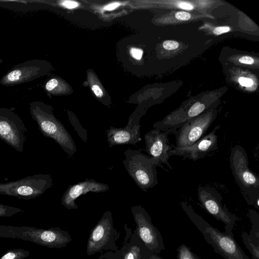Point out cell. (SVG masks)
<instances>
[{"instance_id":"cell-19","label":"cell","mask_w":259,"mask_h":259,"mask_svg":"<svg viewBox=\"0 0 259 259\" xmlns=\"http://www.w3.org/2000/svg\"><path fill=\"white\" fill-rule=\"evenodd\" d=\"M177 259H200L187 246L182 244L177 249Z\"/></svg>"},{"instance_id":"cell-14","label":"cell","mask_w":259,"mask_h":259,"mask_svg":"<svg viewBox=\"0 0 259 259\" xmlns=\"http://www.w3.org/2000/svg\"><path fill=\"white\" fill-rule=\"evenodd\" d=\"M220 127V125H217L209 133L189 146L182 148L174 146L168 156H179L193 161L204 157L218 149V137L216 133Z\"/></svg>"},{"instance_id":"cell-20","label":"cell","mask_w":259,"mask_h":259,"mask_svg":"<svg viewBox=\"0 0 259 259\" xmlns=\"http://www.w3.org/2000/svg\"><path fill=\"white\" fill-rule=\"evenodd\" d=\"M21 212H24V210L18 207L0 203V217H10Z\"/></svg>"},{"instance_id":"cell-15","label":"cell","mask_w":259,"mask_h":259,"mask_svg":"<svg viewBox=\"0 0 259 259\" xmlns=\"http://www.w3.org/2000/svg\"><path fill=\"white\" fill-rule=\"evenodd\" d=\"M140 117L130 118L127 124L124 127L110 126L106 131L109 147L119 145H135L141 140Z\"/></svg>"},{"instance_id":"cell-30","label":"cell","mask_w":259,"mask_h":259,"mask_svg":"<svg viewBox=\"0 0 259 259\" xmlns=\"http://www.w3.org/2000/svg\"><path fill=\"white\" fill-rule=\"evenodd\" d=\"M239 62L241 63L252 64L254 62L253 58L249 56H243L239 59Z\"/></svg>"},{"instance_id":"cell-8","label":"cell","mask_w":259,"mask_h":259,"mask_svg":"<svg viewBox=\"0 0 259 259\" xmlns=\"http://www.w3.org/2000/svg\"><path fill=\"white\" fill-rule=\"evenodd\" d=\"M27 131L24 124L12 109L0 108V139L18 152H22Z\"/></svg>"},{"instance_id":"cell-17","label":"cell","mask_w":259,"mask_h":259,"mask_svg":"<svg viewBox=\"0 0 259 259\" xmlns=\"http://www.w3.org/2000/svg\"><path fill=\"white\" fill-rule=\"evenodd\" d=\"M29 255V251L21 248H16L8 250L0 256V259H24Z\"/></svg>"},{"instance_id":"cell-27","label":"cell","mask_w":259,"mask_h":259,"mask_svg":"<svg viewBox=\"0 0 259 259\" xmlns=\"http://www.w3.org/2000/svg\"><path fill=\"white\" fill-rule=\"evenodd\" d=\"M238 81L241 85L244 87H250L253 84V81L252 79L248 78L241 77L239 78Z\"/></svg>"},{"instance_id":"cell-29","label":"cell","mask_w":259,"mask_h":259,"mask_svg":"<svg viewBox=\"0 0 259 259\" xmlns=\"http://www.w3.org/2000/svg\"><path fill=\"white\" fill-rule=\"evenodd\" d=\"M230 30V28L227 26L217 27L213 30V33L216 35L227 32Z\"/></svg>"},{"instance_id":"cell-13","label":"cell","mask_w":259,"mask_h":259,"mask_svg":"<svg viewBox=\"0 0 259 259\" xmlns=\"http://www.w3.org/2000/svg\"><path fill=\"white\" fill-rule=\"evenodd\" d=\"M46 65L44 61L36 59L15 65L2 77L0 84L14 86L32 81L44 74Z\"/></svg>"},{"instance_id":"cell-5","label":"cell","mask_w":259,"mask_h":259,"mask_svg":"<svg viewBox=\"0 0 259 259\" xmlns=\"http://www.w3.org/2000/svg\"><path fill=\"white\" fill-rule=\"evenodd\" d=\"M124 154L123 165L136 184L143 191L158 184L156 167L167 170L153 158L138 150L127 149Z\"/></svg>"},{"instance_id":"cell-3","label":"cell","mask_w":259,"mask_h":259,"mask_svg":"<svg viewBox=\"0 0 259 259\" xmlns=\"http://www.w3.org/2000/svg\"><path fill=\"white\" fill-rule=\"evenodd\" d=\"M229 161L235 180L247 203L259 207V178L248 167V159L244 148L235 146L231 150Z\"/></svg>"},{"instance_id":"cell-24","label":"cell","mask_w":259,"mask_h":259,"mask_svg":"<svg viewBox=\"0 0 259 259\" xmlns=\"http://www.w3.org/2000/svg\"><path fill=\"white\" fill-rule=\"evenodd\" d=\"M179 43L174 40H166L163 43V48L168 50H175L178 48Z\"/></svg>"},{"instance_id":"cell-26","label":"cell","mask_w":259,"mask_h":259,"mask_svg":"<svg viewBox=\"0 0 259 259\" xmlns=\"http://www.w3.org/2000/svg\"><path fill=\"white\" fill-rule=\"evenodd\" d=\"M131 55L135 59L140 60L142 58L143 51L142 50L137 48H132L130 50Z\"/></svg>"},{"instance_id":"cell-33","label":"cell","mask_w":259,"mask_h":259,"mask_svg":"<svg viewBox=\"0 0 259 259\" xmlns=\"http://www.w3.org/2000/svg\"><path fill=\"white\" fill-rule=\"evenodd\" d=\"M179 6L182 9L185 10H192L193 8V7L191 4L185 2L180 3Z\"/></svg>"},{"instance_id":"cell-1","label":"cell","mask_w":259,"mask_h":259,"mask_svg":"<svg viewBox=\"0 0 259 259\" xmlns=\"http://www.w3.org/2000/svg\"><path fill=\"white\" fill-rule=\"evenodd\" d=\"M181 206L188 217L201 232L204 239L215 252L226 259H249L233 237V234L223 233L211 226L197 214L192 206L182 202Z\"/></svg>"},{"instance_id":"cell-31","label":"cell","mask_w":259,"mask_h":259,"mask_svg":"<svg viewBox=\"0 0 259 259\" xmlns=\"http://www.w3.org/2000/svg\"><path fill=\"white\" fill-rule=\"evenodd\" d=\"M92 90L95 95L98 97H101L103 95L102 90L97 84L93 85L92 87Z\"/></svg>"},{"instance_id":"cell-18","label":"cell","mask_w":259,"mask_h":259,"mask_svg":"<svg viewBox=\"0 0 259 259\" xmlns=\"http://www.w3.org/2000/svg\"><path fill=\"white\" fill-rule=\"evenodd\" d=\"M242 240L252 254V259H259V246L250 239L245 232H243L242 235Z\"/></svg>"},{"instance_id":"cell-35","label":"cell","mask_w":259,"mask_h":259,"mask_svg":"<svg viewBox=\"0 0 259 259\" xmlns=\"http://www.w3.org/2000/svg\"><path fill=\"white\" fill-rule=\"evenodd\" d=\"M3 63V60L0 58V64Z\"/></svg>"},{"instance_id":"cell-28","label":"cell","mask_w":259,"mask_h":259,"mask_svg":"<svg viewBox=\"0 0 259 259\" xmlns=\"http://www.w3.org/2000/svg\"><path fill=\"white\" fill-rule=\"evenodd\" d=\"M61 5L68 9H73L77 7L78 4L77 2L71 1H64L62 2Z\"/></svg>"},{"instance_id":"cell-16","label":"cell","mask_w":259,"mask_h":259,"mask_svg":"<svg viewBox=\"0 0 259 259\" xmlns=\"http://www.w3.org/2000/svg\"><path fill=\"white\" fill-rule=\"evenodd\" d=\"M109 189V186L99 183L93 179H87L78 183L70 185L61 197V204L66 208L77 209L78 206L75 200L78 197L89 192H104Z\"/></svg>"},{"instance_id":"cell-7","label":"cell","mask_w":259,"mask_h":259,"mask_svg":"<svg viewBox=\"0 0 259 259\" xmlns=\"http://www.w3.org/2000/svg\"><path fill=\"white\" fill-rule=\"evenodd\" d=\"M200 205L208 213L225 225V233L231 235L232 229L238 218L223 204L222 197L215 189L208 186H199L197 189Z\"/></svg>"},{"instance_id":"cell-9","label":"cell","mask_w":259,"mask_h":259,"mask_svg":"<svg viewBox=\"0 0 259 259\" xmlns=\"http://www.w3.org/2000/svg\"><path fill=\"white\" fill-rule=\"evenodd\" d=\"M119 234L113 226L112 213L106 211L91 231L87 245L89 255L104 249L116 247Z\"/></svg>"},{"instance_id":"cell-4","label":"cell","mask_w":259,"mask_h":259,"mask_svg":"<svg viewBox=\"0 0 259 259\" xmlns=\"http://www.w3.org/2000/svg\"><path fill=\"white\" fill-rule=\"evenodd\" d=\"M0 237L20 239L56 248L65 247L72 240L67 231L58 227L45 229L34 227L0 225Z\"/></svg>"},{"instance_id":"cell-34","label":"cell","mask_w":259,"mask_h":259,"mask_svg":"<svg viewBox=\"0 0 259 259\" xmlns=\"http://www.w3.org/2000/svg\"><path fill=\"white\" fill-rule=\"evenodd\" d=\"M150 259H163L162 257L157 256L156 255H153L150 257Z\"/></svg>"},{"instance_id":"cell-6","label":"cell","mask_w":259,"mask_h":259,"mask_svg":"<svg viewBox=\"0 0 259 259\" xmlns=\"http://www.w3.org/2000/svg\"><path fill=\"white\" fill-rule=\"evenodd\" d=\"M52 185L51 175H34L8 183H0V194L28 200L40 196Z\"/></svg>"},{"instance_id":"cell-2","label":"cell","mask_w":259,"mask_h":259,"mask_svg":"<svg viewBox=\"0 0 259 259\" xmlns=\"http://www.w3.org/2000/svg\"><path fill=\"white\" fill-rule=\"evenodd\" d=\"M32 119L37 123L40 133L54 140L70 158L76 152L75 144L64 126L54 116L51 108L40 101L29 103Z\"/></svg>"},{"instance_id":"cell-11","label":"cell","mask_w":259,"mask_h":259,"mask_svg":"<svg viewBox=\"0 0 259 259\" xmlns=\"http://www.w3.org/2000/svg\"><path fill=\"white\" fill-rule=\"evenodd\" d=\"M213 113L198 116L186 121L175 135L177 148L189 146L204 136L215 119Z\"/></svg>"},{"instance_id":"cell-21","label":"cell","mask_w":259,"mask_h":259,"mask_svg":"<svg viewBox=\"0 0 259 259\" xmlns=\"http://www.w3.org/2000/svg\"><path fill=\"white\" fill-rule=\"evenodd\" d=\"M70 121L80 139L84 142L87 143L88 139L87 130L83 128L77 119L70 118Z\"/></svg>"},{"instance_id":"cell-22","label":"cell","mask_w":259,"mask_h":259,"mask_svg":"<svg viewBox=\"0 0 259 259\" xmlns=\"http://www.w3.org/2000/svg\"><path fill=\"white\" fill-rule=\"evenodd\" d=\"M140 248L137 246H132L124 254L123 259H141Z\"/></svg>"},{"instance_id":"cell-12","label":"cell","mask_w":259,"mask_h":259,"mask_svg":"<svg viewBox=\"0 0 259 259\" xmlns=\"http://www.w3.org/2000/svg\"><path fill=\"white\" fill-rule=\"evenodd\" d=\"M176 128L160 130L154 128L144 135L145 150L148 155L156 160L159 163L165 164L170 169L172 166L168 162L169 152L173 147L169 142L168 135L176 134Z\"/></svg>"},{"instance_id":"cell-32","label":"cell","mask_w":259,"mask_h":259,"mask_svg":"<svg viewBox=\"0 0 259 259\" xmlns=\"http://www.w3.org/2000/svg\"><path fill=\"white\" fill-rule=\"evenodd\" d=\"M120 5V4L118 3H114L112 4H110L104 7V9L106 10L111 11L115 9L118 6Z\"/></svg>"},{"instance_id":"cell-10","label":"cell","mask_w":259,"mask_h":259,"mask_svg":"<svg viewBox=\"0 0 259 259\" xmlns=\"http://www.w3.org/2000/svg\"><path fill=\"white\" fill-rule=\"evenodd\" d=\"M131 210L139 237L150 250L159 253L165 248L162 237L152 224L150 215L141 205L132 206Z\"/></svg>"},{"instance_id":"cell-25","label":"cell","mask_w":259,"mask_h":259,"mask_svg":"<svg viewBox=\"0 0 259 259\" xmlns=\"http://www.w3.org/2000/svg\"><path fill=\"white\" fill-rule=\"evenodd\" d=\"M175 17L179 20L186 21L190 19L191 15L188 12L180 11L176 13Z\"/></svg>"},{"instance_id":"cell-23","label":"cell","mask_w":259,"mask_h":259,"mask_svg":"<svg viewBox=\"0 0 259 259\" xmlns=\"http://www.w3.org/2000/svg\"><path fill=\"white\" fill-rule=\"evenodd\" d=\"M58 81L55 78H52L48 80L45 84V89L49 92L53 91L58 85Z\"/></svg>"}]
</instances>
